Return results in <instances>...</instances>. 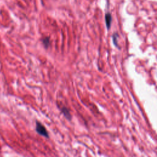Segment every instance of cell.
<instances>
[{"label":"cell","instance_id":"2","mask_svg":"<svg viewBox=\"0 0 157 157\" xmlns=\"http://www.w3.org/2000/svg\"><path fill=\"white\" fill-rule=\"evenodd\" d=\"M105 25L107 29L109 30L110 28L112 21V15L109 12H107L105 15Z\"/></svg>","mask_w":157,"mask_h":157},{"label":"cell","instance_id":"4","mask_svg":"<svg viewBox=\"0 0 157 157\" xmlns=\"http://www.w3.org/2000/svg\"><path fill=\"white\" fill-rule=\"evenodd\" d=\"M42 44L44 45V46L47 48L48 47V46L50 45V37H46L45 38H44L42 40Z\"/></svg>","mask_w":157,"mask_h":157},{"label":"cell","instance_id":"3","mask_svg":"<svg viewBox=\"0 0 157 157\" xmlns=\"http://www.w3.org/2000/svg\"><path fill=\"white\" fill-rule=\"evenodd\" d=\"M60 109H61V112L63 113L64 116L65 117V118L66 119H67L68 120H71L72 115L70 113L69 110L67 107H66L65 106H63L61 108H60Z\"/></svg>","mask_w":157,"mask_h":157},{"label":"cell","instance_id":"5","mask_svg":"<svg viewBox=\"0 0 157 157\" xmlns=\"http://www.w3.org/2000/svg\"><path fill=\"white\" fill-rule=\"evenodd\" d=\"M118 36V33H115L113 34V36H112V38H113V44L115 45V46L117 47H118V42H117Z\"/></svg>","mask_w":157,"mask_h":157},{"label":"cell","instance_id":"1","mask_svg":"<svg viewBox=\"0 0 157 157\" xmlns=\"http://www.w3.org/2000/svg\"><path fill=\"white\" fill-rule=\"evenodd\" d=\"M36 131L39 134L46 138L49 137V135L45 127L40 122L36 121Z\"/></svg>","mask_w":157,"mask_h":157}]
</instances>
